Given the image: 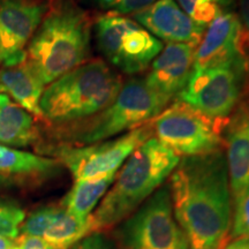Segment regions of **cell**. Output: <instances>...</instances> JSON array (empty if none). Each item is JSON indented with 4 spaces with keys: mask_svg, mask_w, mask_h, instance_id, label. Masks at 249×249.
<instances>
[{
    "mask_svg": "<svg viewBox=\"0 0 249 249\" xmlns=\"http://www.w3.org/2000/svg\"><path fill=\"white\" fill-rule=\"evenodd\" d=\"M2 62V53H1V48H0V64Z\"/></svg>",
    "mask_w": 249,
    "mask_h": 249,
    "instance_id": "4dcf8cb0",
    "label": "cell"
},
{
    "mask_svg": "<svg viewBox=\"0 0 249 249\" xmlns=\"http://www.w3.org/2000/svg\"><path fill=\"white\" fill-rule=\"evenodd\" d=\"M196 46L185 43L167 44L151 62L144 81L150 89L170 101L185 88L194 67Z\"/></svg>",
    "mask_w": 249,
    "mask_h": 249,
    "instance_id": "5bb4252c",
    "label": "cell"
},
{
    "mask_svg": "<svg viewBox=\"0 0 249 249\" xmlns=\"http://www.w3.org/2000/svg\"><path fill=\"white\" fill-rule=\"evenodd\" d=\"M92 224L71 214L64 207H55L48 227L42 238L61 249H70L81 239L92 233Z\"/></svg>",
    "mask_w": 249,
    "mask_h": 249,
    "instance_id": "ffe728a7",
    "label": "cell"
},
{
    "mask_svg": "<svg viewBox=\"0 0 249 249\" xmlns=\"http://www.w3.org/2000/svg\"><path fill=\"white\" fill-rule=\"evenodd\" d=\"M15 240L18 242V249H61L39 236L20 234Z\"/></svg>",
    "mask_w": 249,
    "mask_h": 249,
    "instance_id": "484cf974",
    "label": "cell"
},
{
    "mask_svg": "<svg viewBox=\"0 0 249 249\" xmlns=\"http://www.w3.org/2000/svg\"><path fill=\"white\" fill-rule=\"evenodd\" d=\"M245 71L244 54L213 67L193 68L178 99L205 117L226 121L240 99Z\"/></svg>",
    "mask_w": 249,
    "mask_h": 249,
    "instance_id": "52a82bcc",
    "label": "cell"
},
{
    "mask_svg": "<svg viewBox=\"0 0 249 249\" xmlns=\"http://www.w3.org/2000/svg\"><path fill=\"white\" fill-rule=\"evenodd\" d=\"M60 163L55 158L44 157L0 144V176L27 179L46 178L55 173Z\"/></svg>",
    "mask_w": 249,
    "mask_h": 249,
    "instance_id": "ac0fdd59",
    "label": "cell"
},
{
    "mask_svg": "<svg viewBox=\"0 0 249 249\" xmlns=\"http://www.w3.org/2000/svg\"><path fill=\"white\" fill-rule=\"evenodd\" d=\"M91 21L71 0L51 6L28 43L27 58L45 87L85 64L90 52Z\"/></svg>",
    "mask_w": 249,
    "mask_h": 249,
    "instance_id": "7a4b0ae2",
    "label": "cell"
},
{
    "mask_svg": "<svg viewBox=\"0 0 249 249\" xmlns=\"http://www.w3.org/2000/svg\"><path fill=\"white\" fill-rule=\"evenodd\" d=\"M241 24L238 14L224 12L208 24L201 42L196 46L194 67H213L242 54Z\"/></svg>",
    "mask_w": 249,
    "mask_h": 249,
    "instance_id": "9a60e30c",
    "label": "cell"
},
{
    "mask_svg": "<svg viewBox=\"0 0 249 249\" xmlns=\"http://www.w3.org/2000/svg\"><path fill=\"white\" fill-rule=\"evenodd\" d=\"M183 12L198 26L208 24L224 12H229L234 0H176Z\"/></svg>",
    "mask_w": 249,
    "mask_h": 249,
    "instance_id": "44dd1931",
    "label": "cell"
},
{
    "mask_svg": "<svg viewBox=\"0 0 249 249\" xmlns=\"http://www.w3.org/2000/svg\"><path fill=\"white\" fill-rule=\"evenodd\" d=\"M0 249H18L17 240L0 235Z\"/></svg>",
    "mask_w": 249,
    "mask_h": 249,
    "instance_id": "83f0119b",
    "label": "cell"
},
{
    "mask_svg": "<svg viewBox=\"0 0 249 249\" xmlns=\"http://www.w3.org/2000/svg\"><path fill=\"white\" fill-rule=\"evenodd\" d=\"M170 99L150 89L144 79L124 83L107 107L98 113L65 126H59L55 138L60 144L87 145L107 141L151 123L166 108Z\"/></svg>",
    "mask_w": 249,
    "mask_h": 249,
    "instance_id": "5b68a950",
    "label": "cell"
},
{
    "mask_svg": "<svg viewBox=\"0 0 249 249\" xmlns=\"http://www.w3.org/2000/svg\"><path fill=\"white\" fill-rule=\"evenodd\" d=\"M1 92H5V90H4V88H2L1 86H0V93H1Z\"/></svg>",
    "mask_w": 249,
    "mask_h": 249,
    "instance_id": "1f68e13d",
    "label": "cell"
},
{
    "mask_svg": "<svg viewBox=\"0 0 249 249\" xmlns=\"http://www.w3.org/2000/svg\"><path fill=\"white\" fill-rule=\"evenodd\" d=\"M169 187L174 217L191 249H222L233 208L225 151L180 157Z\"/></svg>",
    "mask_w": 249,
    "mask_h": 249,
    "instance_id": "6da1fadb",
    "label": "cell"
},
{
    "mask_svg": "<svg viewBox=\"0 0 249 249\" xmlns=\"http://www.w3.org/2000/svg\"><path fill=\"white\" fill-rule=\"evenodd\" d=\"M225 249H249V239H236Z\"/></svg>",
    "mask_w": 249,
    "mask_h": 249,
    "instance_id": "f1b7e54d",
    "label": "cell"
},
{
    "mask_svg": "<svg viewBox=\"0 0 249 249\" xmlns=\"http://www.w3.org/2000/svg\"><path fill=\"white\" fill-rule=\"evenodd\" d=\"M114 238L119 249H191L174 217L169 183L118 224Z\"/></svg>",
    "mask_w": 249,
    "mask_h": 249,
    "instance_id": "8992f818",
    "label": "cell"
},
{
    "mask_svg": "<svg viewBox=\"0 0 249 249\" xmlns=\"http://www.w3.org/2000/svg\"><path fill=\"white\" fill-rule=\"evenodd\" d=\"M70 249H117L112 241L99 232H92L71 246Z\"/></svg>",
    "mask_w": 249,
    "mask_h": 249,
    "instance_id": "d4e9b609",
    "label": "cell"
},
{
    "mask_svg": "<svg viewBox=\"0 0 249 249\" xmlns=\"http://www.w3.org/2000/svg\"><path fill=\"white\" fill-rule=\"evenodd\" d=\"M134 21L156 38L169 44L185 43L197 46L205 31L187 15L176 0H157L133 15Z\"/></svg>",
    "mask_w": 249,
    "mask_h": 249,
    "instance_id": "8fae6325",
    "label": "cell"
},
{
    "mask_svg": "<svg viewBox=\"0 0 249 249\" xmlns=\"http://www.w3.org/2000/svg\"><path fill=\"white\" fill-rule=\"evenodd\" d=\"M152 134L151 121L113 140L87 145L59 144L50 152L70 170L75 180L98 178L117 173L127 158Z\"/></svg>",
    "mask_w": 249,
    "mask_h": 249,
    "instance_id": "30bf717a",
    "label": "cell"
},
{
    "mask_svg": "<svg viewBox=\"0 0 249 249\" xmlns=\"http://www.w3.org/2000/svg\"><path fill=\"white\" fill-rule=\"evenodd\" d=\"M223 134L232 204L235 207L249 185V101L238 103Z\"/></svg>",
    "mask_w": 249,
    "mask_h": 249,
    "instance_id": "4fadbf2b",
    "label": "cell"
},
{
    "mask_svg": "<svg viewBox=\"0 0 249 249\" xmlns=\"http://www.w3.org/2000/svg\"><path fill=\"white\" fill-rule=\"evenodd\" d=\"M48 12L38 0H0V48L2 61L26 51Z\"/></svg>",
    "mask_w": 249,
    "mask_h": 249,
    "instance_id": "7c38bea8",
    "label": "cell"
},
{
    "mask_svg": "<svg viewBox=\"0 0 249 249\" xmlns=\"http://www.w3.org/2000/svg\"><path fill=\"white\" fill-rule=\"evenodd\" d=\"M123 85L104 61H86L45 87L39 102L43 118L58 127L85 120L107 107Z\"/></svg>",
    "mask_w": 249,
    "mask_h": 249,
    "instance_id": "277c9868",
    "label": "cell"
},
{
    "mask_svg": "<svg viewBox=\"0 0 249 249\" xmlns=\"http://www.w3.org/2000/svg\"><path fill=\"white\" fill-rule=\"evenodd\" d=\"M117 173L98 178L75 180L71 189L62 200L61 205L75 217L88 219L92 210L113 185Z\"/></svg>",
    "mask_w": 249,
    "mask_h": 249,
    "instance_id": "d6986e66",
    "label": "cell"
},
{
    "mask_svg": "<svg viewBox=\"0 0 249 249\" xmlns=\"http://www.w3.org/2000/svg\"><path fill=\"white\" fill-rule=\"evenodd\" d=\"M95 33L103 55L128 75L147 70L164 48L160 39L136 21L120 15L107 13L99 17Z\"/></svg>",
    "mask_w": 249,
    "mask_h": 249,
    "instance_id": "ba28073f",
    "label": "cell"
},
{
    "mask_svg": "<svg viewBox=\"0 0 249 249\" xmlns=\"http://www.w3.org/2000/svg\"><path fill=\"white\" fill-rule=\"evenodd\" d=\"M26 213L18 205L8 202H0V235L15 239L20 235V227Z\"/></svg>",
    "mask_w": 249,
    "mask_h": 249,
    "instance_id": "7402d4cb",
    "label": "cell"
},
{
    "mask_svg": "<svg viewBox=\"0 0 249 249\" xmlns=\"http://www.w3.org/2000/svg\"><path fill=\"white\" fill-rule=\"evenodd\" d=\"M5 92L0 93V143L27 147L38 140L35 119Z\"/></svg>",
    "mask_w": 249,
    "mask_h": 249,
    "instance_id": "e0dca14e",
    "label": "cell"
},
{
    "mask_svg": "<svg viewBox=\"0 0 249 249\" xmlns=\"http://www.w3.org/2000/svg\"><path fill=\"white\" fill-rule=\"evenodd\" d=\"M239 21L241 24V43L242 46L249 44V0H240L239 2Z\"/></svg>",
    "mask_w": 249,
    "mask_h": 249,
    "instance_id": "4316f807",
    "label": "cell"
},
{
    "mask_svg": "<svg viewBox=\"0 0 249 249\" xmlns=\"http://www.w3.org/2000/svg\"><path fill=\"white\" fill-rule=\"evenodd\" d=\"M232 236L234 239H249V185L234 207Z\"/></svg>",
    "mask_w": 249,
    "mask_h": 249,
    "instance_id": "cb8c5ba5",
    "label": "cell"
},
{
    "mask_svg": "<svg viewBox=\"0 0 249 249\" xmlns=\"http://www.w3.org/2000/svg\"><path fill=\"white\" fill-rule=\"evenodd\" d=\"M226 121L205 117L178 99L152 120V129L165 147L188 157L223 149Z\"/></svg>",
    "mask_w": 249,
    "mask_h": 249,
    "instance_id": "9c48e42d",
    "label": "cell"
},
{
    "mask_svg": "<svg viewBox=\"0 0 249 249\" xmlns=\"http://www.w3.org/2000/svg\"><path fill=\"white\" fill-rule=\"evenodd\" d=\"M0 86L31 116L43 119L39 102L45 85L28 60L26 51L12 55L0 67Z\"/></svg>",
    "mask_w": 249,
    "mask_h": 249,
    "instance_id": "2e32d148",
    "label": "cell"
},
{
    "mask_svg": "<svg viewBox=\"0 0 249 249\" xmlns=\"http://www.w3.org/2000/svg\"><path fill=\"white\" fill-rule=\"evenodd\" d=\"M157 0H96V4L103 11L114 15H134L143 11Z\"/></svg>",
    "mask_w": 249,
    "mask_h": 249,
    "instance_id": "603a6c76",
    "label": "cell"
},
{
    "mask_svg": "<svg viewBox=\"0 0 249 249\" xmlns=\"http://www.w3.org/2000/svg\"><path fill=\"white\" fill-rule=\"evenodd\" d=\"M180 157L151 136L127 158L97 209L90 216L93 232L108 229L130 216L163 186Z\"/></svg>",
    "mask_w": 249,
    "mask_h": 249,
    "instance_id": "3957f363",
    "label": "cell"
},
{
    "mask_svg": "<svg viewBox=\"0 0 249 249\" xmlns=\"http://www.w3.org/2000/svg\"><path fill=\"white\" fill-rule=\"evenodd\" d=\"M11 181H12L11 179L6 178V177H4V176H0V189L5 188L6 186H8L9 183H11Z\"/></svg>",
    "mask_w": 249,
    "mask_h": 249,
    "instance_id": "f546056e",
    "label": "cell"
}]
</instances>
